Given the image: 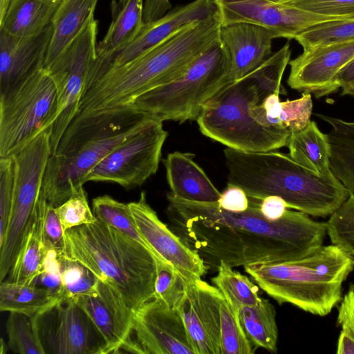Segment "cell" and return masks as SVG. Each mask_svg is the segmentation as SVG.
I'll return each instance as SVG.
<instances>
[{"label":"cell","instance_id":"6da1fadb","mask_svg":"<svg viewBox=\"0 0 354 354\" xmlns=\"http://www.w3.org/2000/svg\"><path fill=\"white\" fill-rule=\"evenodd\" d=\"M167 198L175 232L207 270L217 271L222 261L234 268L299 259L322 246L326 234V223L299 211L266 219L254 200L245 211L231 212L217 202L186 201L170 192Z\"/></svg>","mask_w":354,"mask_h":354},{"label":"cell","instance_id":"7a4b0ae2","mask_svg":"<svg viewBox=\"0 0 354 354\" xmlns=\"http://www.w3.org/2000/svg\"><path fill=\"white\" fill-rule=\"evenodd\" d=\"M221 26L217 12L181 28L131 62L106 71L83 92L76 117L131 105L145 93L176 80L221 40Z\"/></svg>","mask_w":354,"mask_h":354},{"label":"cell","instance_id":"3957f363","mask_svg":"<svg viewBox=\"0 0 354 354\" xmlns=\"http://www.w3.org/2000/svg\"><path fill=\"white\" fill-rule=\"evenodd\" d=\"M223 152L227 184L241 187L252 200L278 196L288 208L325 218L349 196L333 173L319 176L296 162L289 154L274 151L245 152L227 147Z\"/></svg>","mask_w":354,"mask_h":354},{"label":"cell","instance_id":"277c9868","mask_svg":"<svg viewBox=\"0 0 354 354\" xmlns=\"http://www.w3.org/2000/svg\"><path fill=\"white\" fill-rule=\"evenodd\" d=\"M150 116L131 105L75 117L48 160L41 192L55 207L85 183L88 172Z\"/></svg>","mask_w":354,"mask_h":354},{"label":"cell","instance_id":"5b68a950","mask_svg":"<svg viewBox=\"0 0 354 354\" xmlns=\"http://www.w3.org/2000/svg\"><path fill=\"white\" fill-rule=\"evenodd\" d=\"M63 254L88 268L135 313L153 299L156 257L145 246L98 220L64 232Z\"/></svg>","mask_w":354,"mask_h":354},{"label":"cell","instance_id":"8992f818","mask_svg":"<svg viewBox=\"0 0 354 354\" xmlns=\"http://www.w3.org/2000/svg\"><path fill=\"white\" fill-rule=\"evenodd\" d=\"M353 268V256L335 245H322L296 260L244 267L279 304L289 303L319 316L329 314L341 301L342 284Z\"/></svg>","mask_w":354,"mask_h":354},{"label":"cell","instance_id":"52a82bcc","mask_svg":"<svg viewBox=\"0 0 354 354\" xmlns=\"http://www.w3.org/2000/svg\"><path fill=\"white\" fill-rule=\"evenodd\" d=\"M263 99L250 72L227 84L203 106L196 118L199 129L237 151L264 152L286 147L290 131L263 125L252 115L254 106Z\"/></svg>","mask_w":354,"mask_h":354},{"label":"cell","instance_id":"ba28073f","mask_svg":"<svg viewBox=\"0 0 354 354\" xmlns=\"http://www.w3.org/2000/svg\"><path fill=\"white\" fill-rule=\"evenodd\" d=\"M231 62L221 40L176 80L139 96L131 106L161 121L196 120L203 106L230 83Z\"/></svg>","mask_w":354,"mask_h":354},{"label":"cell","instance_id":"9c48e42d","mask_svg":"<svg viewBox=\"0 0 354 354\" xmlns=\"http://www.w3.org/2000/svg\"><path fill=\"white\" fill-rule=\"evenodd\" d=\"M57 113L56 86L45 68L0 94V158L18 153L50 129Z\"/></svg>","mask_w":354,"mask_h":354},{"label":"cell","instance_id":"30bf717a","mask_svg":"<svg viewBox=\"0 0 354 354\" xmlns=\"http://www.w3.org/2000/svg\"><path fill=\"white\" fill-rule=\"evenodd\" d=\"M50 129L13 156L14 202L7 234L0 245V281L12 268L35 217L46 165L52 153Z\"/></svg>","mask_w":354,"mask_h":354},{"label":"cell","instance_id":"8fae6325","mask_svg":"<svg viewBox=\"0 0 354 354\" xmlns=\"http://www.w3.org/2000/svg\"><path fill=\"white\" fill-rule=\"evenodd\" d=\"M97 27L93 16L57 58L44 68L51 75L57 95V118L50 129L52 153L77 113L89 68L97 57Z\"/></svg>","mask_w":354,"mask_h":354},{"label":"cell","instance_id":"7c38bea8","mask_svg":"<svg viewBox=\"0 0 354 354\" xmlns=\"http://www.w3.org/2000/svg\"><path fill=\"white\" fill-rule=\"evenodd\" d=\"M167 135L162 121L149 117L88 172L85 183H114L127 189L141 186L156 173Z\"/></svg>","mask_w":354,"mask_h":354},{"label":"cell","instance_id":"4fadbf2b","mask_svg":"<svg viewBox=\"0 0 354 354\" xmlns=\"http://www.w3.org/2000/svg\"><path fill=\"white\" fill-rule=\"evenodd\" d=\"M34 317L45 354H103V339L75 299L60 301Z\"/></svg>","mask_w":354,"mask_h":354},{"label":"cell","instance_id":"5bb4252c","mask_svg":"<svg viewBox=\"0 0 354 354\" xmlns=\"http://www.w3.org/2000/svg\"><path fill=\"white\" fill-rule=\"evenodd\" d=\"M218 12L214 0H194L178 6L163 17L145 23L137 37L129 44L92 62L84 91L106 71L122 66L142 55L187 24L212 17Z\"/></svg>","mask_w":354,"mask_h":354},{"label":"cell","instance_id":"9a60e30c","mask_svg":"<svg viewBox=\"0 0 354 354\" xmlns=\"http://www.w3.org/2000/svg\"><path fill=\"white\" fill-rule=\"evenodd\" d=\"M222 26L249 23L271 30L276 38L295 37L319 24L346 19L319 15L268 0H214Z\"/></svg>","mask_w":354,"mask_h":354},{"label":"cell","instance_id":"2e32d148","mask_svg":"<svg viewBox=\"0 0 354 354\" xmlns=\"http://www.w3.org/2000/svg\"><path fill=\"white\" fill-rule=\"evenodd\" d=\"M353 58L354 39L303 49L289 62L287 83L291 88L308 92L317 98L336 93L339 90L336 76Z\"/></svg>","mask_w":354,"mask_h":354},{"label":"cell","instance_id":"e0dca14e","mask_svg":"<svg viewBox=\"0 0 354 354\" xmlns=\"http://www.w3.org/2000/svg\"><path fill=\"white\" fill-rule=\"evenodd\" d=\"M129 205L140 234L158 259L173 266L187 281L201 279L207 272L198 253L160 221L145 192Z\"/></svg>","mask_w":354,"mask_h":354},{"label":"cell","instance_id":"ac0fdd59","mask_svg":"<svg viewBox=\"0 0 354 354\" xmlns=\"http://www.w3.org/2000/svg\"><path fill=\"white\" fill-rule=\"evenodd\" d=\"M133 335L145 354H195L178 310L157 299L135 313Z\"/></svg>","mask_w":354,"mask_h":354},{"label":"cell","instance_id":"d6986e66","mask_svg":"<svg viewBox=\"0 0 354 354\" xmlns=\"http://www.w3.org/2000/svg\"><path fill=\"white\" fill-rule=\"evenodd\" d=\"M198 312L215 354H252L253 347L220 290L201 279L191 281Z\"/></svg>","mask_w":354,"mask_h":354},{"label":"cell","instance_id":"ffe728a7","mask_svg":"<svg viewBox=\"0 0 354 354\" xmlns=\"http://www.w3.org/2000/svg\"><path fill=\"white\" fill-rule=\"evenodd\" d=\"M75 299L100 333L104 343L103 354L120 353L133 340L134 313L109 285L100 280L95 295Z\"/></svg>","mask_w":354,"mask_h":354},{"label":"cell","instance_id":"44dd1931","mask_svg":"<svg viewBox=\"0 0 354 354\" xmlns=\"http://www.w3.org/2000/svg\"><path fill=\"white\" fill-rule=\"evenodd\" d=\"M53 23L38 34L20 37L0 29V94L44 68Z\"/></svg>","mask_w":354,"mask_h":354},{"label":"cell","instance_id":"7402d4cb","mask_svg":"<svg viewBox=\"0 0 354 354\" xmlns=\"http://www.w3.org/2000/svg\"><path fill=\"white\" fill-rule=\"evenodd\" d=\"M275 38L271 30L252 24L222 26L221 40L228 51L231 62L230 82L244 77L269 58Z\"/></svg>","mask_w":354,"mask_h":354},{"label":"cell","instance_id":"603a6c76","mask_svg":"<svg viewBox=\"0 0 354 354\" xmlns=\"http://www.w3.org/2000/svg\"><path fill=\"white\" fill-rule=\"evenodd\" d=\"M194 157L192 153L174 151L163 160L170 193L189 201L218 202L221 193Z\"/></svg>","mask_w":354,"mask_h":354},{"label":"cell","instance_id":"cb8c5ba5","mask_svg":"<svg viewBox=\"0 0 354 354\" xmlns=\"http://www.w3.org/2000/svg\"><path fill=\"white\" fill-rule=\"evenodd\" d=\"M59 0H0V29L20 37L38 34L53 23Z\"/></svg>","mask_w":354,"mask_h":354},{"label":"cell","instance_id":"d4e9b609","mask_svg":"<svg viewBox=\"0 0 354 354\" xmlns=\"http://www.w3.org/2000/svg\"><path fill=\"white\" fill-rule=\"evenodd\" d=\"M99 0H62L53 20V32L44 68L49 66L95 16Z\"/></svg>","mask_w":354,"mask_h":354},{"label":"cell","instance_id":"484cf974","mask_svg":"<svg viewBox=\"0 0 354 354\" xmlns=\"http://www.w3.org/2000/svg\"><path fill=\"white\" fill-rule=\"evenodd\" d=\"M145 0H113L112 20L103 39L97 44L96 57H102L131 42L141 30Z\"/></svg>","mask_w":354,"mask_h":354},{"label":"cell","instance_id":"4316f807","mask_svg":"<svg viewBox=\"0 0 354 354\" xmlns=\"http://www.w3.org/2000/svg\"><path fill=\"white\" fill-rule=\"evenodd\" d=\"M330 127L326 133L330 143V169L348 189L354 194V122L318 113Z\"/></svg>","mask_w":354,"mask_h":354},{"label":"cell","instance_id":"83f0119b","mask_svg":"<svg viewBox=\"0 0 354 354\" xmlns=\"http://www.w3.org/2000/svg\"><path fill=\"white\" fill-rule=\"evenodd\" d=\"M287 147L289 156L307 169L319 176L332 173L329 140L315 121L310 120L301 130L291 132Z\"/></svg>","mask_w":354,"mask_h":354},{"label":"cell","instance_id":"f1b7e54d","mask_svg":"<svg viewBox=\"0 0 354 354\" xmlns=\"http://www.w3.org/2000/svg\"><path fill=\"white\" fill-rule=\"evenodd\" d=\"M44 196L41 191L32 226L6 281L32 285L42 268L45 247L42 237Z\"/></svg>","mask_w":354,"mask_h":354},{"label":"cell","instance_id":"f546056e","mask_svg":"<svg viewBox=\"0 0 354 354\" xmlns=\"http://www.w3.org/2000/svg\"><path fill=\"white\" fill-rule=\"evenodd\" d=\"M237 318L247 339L255 349L261 347L277 352L276 311L269 300L262 298L256 305L241 307Z\"/></svg>","mask_w":354,"mask_h":354},{"label":"cell","instance_id":"4dcf8cb0","mask_svg":"<svg viewBox=\"0 0 354 354\" xmlns=\"http://www.w3.org/2000/svg\"><path fill=\"white\" fill-rule=\"evenodd\" d=\"M59 301L47 289L7 281L0 284V310L35 317Z\"/></svg>","mask_w":354,"mask_h":354},{"label":"cell","instance_id":"1f68e13d","mask_svg":"<svg viewBox=\"0 0 354 354\" xmlns=\"http://www.w3.org/2000/svg\"><path fill=\"white\" fill-rule=\"evenodd\" d=\"M217 271L212 281L223 295L236 317L241 307L254 306L261 301L258 286L248 277L233 270L223 261Z\"/></svg>","mask_w":354,"mask_h":354},{"label":"cell","instance_id":"d6a6232c","mask_svg":"<svg viewBox=\"0 0 354 354\" xmlns=\"http://www.w3.org/2000/svg\"><path fill=\"white\" fill-rule=\"evenodd\" d=\"M92 211L98 220L137 241L158 259L140 234L129 203L119 202L109 195L100 196L93 199Z\"/></svg>","mask_w":354,"mask_h":354},{"label":"cell","instance_id":"836d02e7","mask_svg":"<svg viewBox=\"0 0 354 354\" xmlns=\"http://www.w3.org/2000/svg\"><path fill=\"white\" fill-rule=\"evenodd\" d=\"M62 292L60 301L75 299L83 295H93L98 291L100 279L79 261L59 256Z\"/></svg>","mask_w":354,"mask_h":354},{"label":"cell","instance_id":"e575fe53","mask_svg":"<svg viewBox=\"0 0 354 354\" xmlns=\"http://www.w3.org/2000/svg\"><path fill=\"white\" fill-rule=\"evenodd\" d=\"M176 310L183 321L195 354H215L209 335L198 310L191 281H187L185 294Z\"/></svg>","mask_w":354,"mask_h":354},{"label":"cell","instance_id":"d590c367","mask_svg":"<svg viewBox=\"0 0 354 354\" xmlns=\"http://www.w3.org/2000/svg\"><path fill=\"white\" fill-rule=\"evenodd\" d=\"M6 328L8 346L12 352L19 354H45L33 317L10 312Z\"/></svg>","mask_w":354,"mask_h":354},{"label":"cell","instance_id":"8d00e7d4","mask_svg":"<svg viewBox=\"0 0 354 354\" xmlns=\"http://www.w3.org/2000/svg\"><path fill=\"white\" fill-rule=\"evenodd\" d=\"M326 233L333 245L354 257V194L330 214Z\"/></svg>","mask_w":354,"mask_h":354},{"label":"cell","instance_id":"74e56055","mask_svg":"<svg viewBox=\"0 0 354 354\" xmlns=\"http://www.w3.org/2000/svg\"><path fill=\"white\" fill-rule=\"evenodd\" d=\"M303 48L354 39V18L324 22L305 30L295 39Z\"/></svg>","mask_w":354,"mask_h":354},{"label":"cell","instance_id":"f35d334b","mask_svg":"<svg viewBox=\"0 0 354 354\" xmlns=\"http://www.w3.org/2000/svg\"><path fill=\"white\" fill-rule=\"evenodd\" d=\"M187 283V281L173 266L156 259L153 299H159L176 310L185 294Z\"/></svg>","mask_w":354,"mask_h":354},{"label":"cell","instance_id":"ab89813d","mask_svg":"<svg viewBox=\"0 0 354 354\" xmlns=\"http://www.w3.org/2000/svg\"><path fill=\"white\" fill-rule=\"evenodd\" d=\"M64 232L74 227L93 223L97 221L88 205L86 193L79 187L65 202L55 207Z\"/></svg>","mask_w":354,"mask_h":354},{"label":"cell","instance_id":"60d3db41","mask_svg":"<svg viewBox=\"0 0 354 354\" xmlns=\"http://www.w3.org/2000/svg\"><path fill=\"white\" fill-rule=\"evenodd\" d=\"M15 185L14 156L0 158V245L5 239L12 214Z\"/></svg>","mask_w":354,"mask_h":354},{"label":"cell","instance_id":"b9f144b4","mask_svg":"<svg viewBox=\"0 0 354 354\" xmlns=\"http://www.w3.org/2000/svg\"><path fill=\"white\" fill-rule=\"evenodd\" d=\"M312 111L313 100L308 92H302L298 99L281 102L279 116L281 127L290 132L304 129L310 121Z\"/></svg>","mask_w":354,"mask_h":354},{"label":"cell","instance_id":"7bdbcfd3","mask_svg":"<svg viewBox=\"0 0 354 354\" xmlns=\"http://www.w3.org/2000/svg\"><path fill=\"white\" fill-rule=\"evenodd\" d=\"M282 3L319 15L354 18V0H287Z\"/></svg>","mask_w":354,"mask_h":354},{"label":"cell","instance_id":"ee69618b","mask_svg":"<svg viewBox=\"0 0 354 354\" xmlns=\"http://www.w3.org/2000/svg\"><path fill=\"white\" fill-rule=\"evenodd\" d=\"M45 247L41 272L34 281L32 285L47 289L52 295L58 298L62 292V279L59 256L54 248Z\"/></svg>","mask_w":354,"mask_h":354},{"label":"cell","instance_id":"f6af8a7d","mask_svg":"<svg viewBox=\"0 0 354 354\" xmlns=\"http://www.w3.org/2000/svg\"><path fill=\"white\" fill-rule=\"evenodd\" d=\"M42 237L46 247L63 253L65 246L64 232L55 207L44 197L43 206Z\"/></svg>","mask_w":354,"mask_h":354},{"label":"cell","instance_id":"bcb514c9","mask_svg":"<svg viewBox=\"0 0 354 354\" xmlns=\"http://www.w3.org/2000/svg\"><path fill=\"white\" fill-rule=\"evenodd\" d=\"M217 203L222 209L231 212H243L250 205L245 192L241 187L232 184H227Z\"/></svg>","mask_w":354,"mask_h":354},{"label":"cell","instance_id":"7dc6e473","mask_svg":"<svg viewBox=\"0 0 354 354\" xmlns=\"http://www.w3.org/2000/svg\"><path fill=\"white\" fill-rule=\"evenodd\" d=\"M337 322L354 337V284L350 286L339 307Z\"/></svg>","mask_w":354,"mask_h":354},{"label":"cell","instance_id":"c3c4849f","mask_svg":"<svg viewBox=\"0 0 354 354\" xmlns=\"http://www.w3.org/2000/svg\"><path fill=\"white\" fill-rule=\"evenodd\" d=\"M288 208L285 200L278 196H268L259 202L261 214L270 221H277L282 218Z\"/></svg>","mask_w":354,"mask_h":354},{"label":"cell","instance_id":"681fc988","mask_svg":"<svg viewBox=\"0 0 354 354\" xmlns=\"http://www.w3.org/2000/svg\"><path fill=\"white\" fill-rule=\"evenodd\" d=\"M335 82L341 89V95L354 97V58L337 73Z\"/></svg>","mask_w":354,"mask_h":354},{"label":"cell","instance_id":"f907efd6","mask_svg":"<svg viewBox=\"0 0 354 354\" xmlns=\"http://www.w3.org/2000/svg\"><path fill=\"white\" fill-rule=\"evenodd\" d=\"M337 354H354V337L342 329L337 342Z\"/></svg>","mask_w":354,"mask_h":354},{"label":"cell","instance_id":"816d5d0a","mask_svg":"<svg viewBox=\"0 0 354 354\" xmlns=\"http://www.w3.org/2000/svg\"><path fill=\"white\" fill-rule=\"evenodd\" d=\"M268 1L274 2V3H282L285 1H286L287 0H268Z\"/></svg>","mask_w":354,"mask_h":354},{"label":"cell","instance_id":"f5cc1de1","mask_svg":"<svg viewBox=\"0 0 354 354\" xmlns=\"http://www.w3.org/2000/svg\"><path fill=\"white\" fill-rule=\"evenodd\" d=\"M59 1H61V0H59Z\"/></svg>","mask_w":354,"mask_h":354}]
</instances>
